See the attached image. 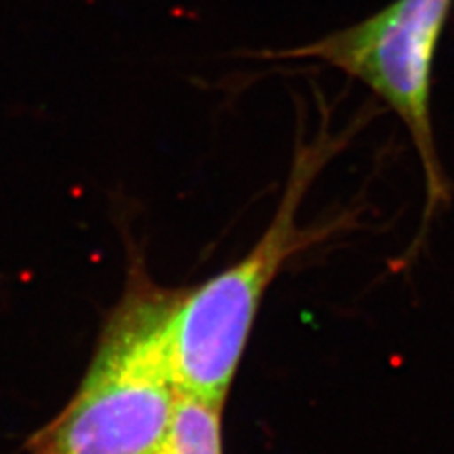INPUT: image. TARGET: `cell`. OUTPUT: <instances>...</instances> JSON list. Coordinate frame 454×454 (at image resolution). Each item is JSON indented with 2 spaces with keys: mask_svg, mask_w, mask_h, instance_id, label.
<instances>
[{
  "mask_svg": "<svg viewBox=\"0 0 454 454\" xmlns=\"http://www.w3.org/2000/svg\"><path fill=\"white\" fill-rule=\"evenodd\" d=\"M178 294L131 271L74 395L27 454H158L180 395L168 337Z\"/></svg>",
  "mask_w": 454,
  "mask_h": 454,
  "instance_id": "obj_1",
  "label": "cell"
},
{
  "mask_svg": "<svg viewBox=\"0 0 454 454\" xmlns=\"http://www.w3.org/2000/svg\"><path fill=\"white\" fill-rule=\"evenodd\" d=\"M223 405L225 402L180 390L158 454H223Z\"/></svg>",
  "mask_w": 454,
  "mask_h": 454,
  "instance_id": "obj_4",
  "label": "cell"
},
{
  "mask_svg": "<svg viewBox=\"0 0 454 454\" xmlns=\"http://www.w3.org/2000/svg\"><path fill=\"white\" fill-rule=\"evenodd\" d=\"M454 0H394L343 31L305 46L254 51L260 59H320L362 80L385 101L411 133L424 170V208L419 230L394 265H413L428 240L437 212L454 201L452 184L439 160L432 127V68Z\"/></svg>",
  "mask_w": 454,
  "mask_h": 454,
  "instance_id": "obj_3",
  "label": "cell"
},
{
  "mask_svg": "<svg viewBox=\"0 0 454 454\" xmlns=\"http://www.w3.org/2000/svg\"><path fill=\"white\" fill-rule=\"evenodd\" d=\"M333 145L318 138L297 150L271 223L243 258L192 290H180L170 317V356L184 392L225 402L245 356L263 297L294 255L356 227V212L307 227L297 210Z\"/></svg>",
  "mask_w": 454,
  "mask_h": 454,
  "instance_id": "obj_2",
  "label": "cell"
}]
</instances>
